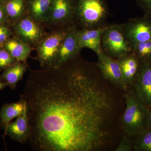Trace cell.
I'll return each instance as SVG.
<instances>
[{"label": "cell", "mask_w": 151, "mask_h": 151, "mask_svg": "<svg viewBox=\"0 0 151 151\" xmlns=\"http://www.w3.org/2000/svg\"><path fill=\"white\" fill-rule=\"evenodd\" d=\"M75 59L32 71L23 95L36 151H98L111 143L117 103L97 65Z\"/></svg>", "instance_id": "6da1fadb"}, {"label": "cell", "mask_w": 151, "mask_h": 151, "mask_svg": "<svg viewBox=\"0 0 151 151\" xmlns=\"http://www.w3.org/2000/svg\"><path fill=\"white\" fill-rule=\"evenodd\" d=\"M126 92V108L122 117L123 129L129 137H137L147 128L148 110L134 89L128 88Z\"/></svg>", "instance_id": "7a4b0ae2"}, {"label": "cell", "mask_w": 151, "mask_h": 151, "mask_svg": "<svg viewBox=\"0 0 151 151\" xmlns=\"http://www.w3.org/2000/svg\"><path fill=\"white\" fill-rule=\"evenodd\" d=\"M75 14L84 29L105 26L108 9L105 0H77Z\"/></svg>", "instance_id": "3957f363"}, {"label": "cell", "mask_w": 151, "mask_h": 151, "mask_svg": "<svg viewBox=\"0 0 151 151\" xmlns=\"http://www.w3.org/2000/svg\"><path fill=\"white\" fill-rule=\"evenodd\" d=\"M101 45L106 54L116 60L132 53L133 49L122 25L108 26L102 35Z\"/></svg>", "instance_id": "277c9868"}, {"label": "cell", "mask_w": 151, "mask_h": 151, "mask_svg": "<svg viewBox=\"0 0 151 151\" xmlns=\"http://www.w3.org/2000/svg\"><path fill=\"white\" fill-rule=\"evenodd\" d=\"M68 30L52 34L44 37L37 44V59L41 67H51L53 66L60 45Z\"/></svg>", "instance_id": "5b68a950"}, {"label": "cell", "mask_w": 151, "mask_h": 151, "mask_svg": "<svg viewBox=\"0 0 151 151\" xmlns=\"http://www.w3.org/2000/svg\"><path fill=\"white\" fill-rule=\"evenodd\" d=\"M97 55V66L103 78L116 88L127 91L128 86L124 81L121 68L117 60L112 58L104 51Z\"/></svg>", "instance_id": "8992f818"}, {"label": "cell", "mask_w": 151, "mask_h": 151, "mask_svg": "<svg viewBox=\"0 0 151 151\" xmlns=\"http://www.w3.org/2000/svg\"><path fill=\"white\" fill-rule=\"evenodd\" d=\"M122 25L133 46L139 42L151 40V20L147 18L132 19Z\"/></svg>", "instance_id": "52a82bcc"}, {"label": "cell", "mask_w": 151, "mask_h": 151, "mask_svg": "<svg viewBox=\"0 0 151 151\" xmlns=\"http://www.w3.org/2000/svg\"><path fill=\"white\" fill-rule=\"evenodd\" d=\"M77 30L74 26L68 30L67 33L60 45L53 66L58 68L66 62L75 59L81 49L77 42L76 32Z\"/></svg>", "instance_id": "ba28073f"}, {"label": "cell", "mask_w": 151, "mask_h": 151, "mask_svg": "<svg viewBox=\"0 0 151 151\" xmlns=\"http://www.w3.org/2000/svg\"><path fill=\"white\" fill-rule=\"evenodd\" d=\"M32 18H22L16 25L15 31L19 39L27 44H37L44 38L42 29Z\"/></svg>", "instance_id": "9c48e42d"}, {"label": "cell", "mask_w": 151, "mask_h": 151, "mask_svg": "<svg viewBox=\"0 0 151 151\" xmlns=\"http://www.w3.org/2000/svg\"><path fill=\"white\" fill-rule=\"evenodd\" d=\"M134 90L146 106H151V60L142 61L134 81Z\"/></svg>", "instance_id": "30bf717a"}, {"label": "cell", "mask_w": 151, "mask_h": 151, "mask_svg": "<svg viewBox=\"0 0 151 151\" xmlns=\"http://www.w3.org/2000/svg\"><path fill=\"white\" fill-rule=\"evenodd\" d=\"M108 25L98 28L83 29L77 30L76 37L80 49L87 48L92 50L96 54L103 51L101 45L102 35Z\"/></svg>", "instance_id": "8fae6325"}, {"label": "cell", "mask_w": 151, "mask_h": 151, "mask_svg": "<svg viewBox=\"0 0 151 151\" xmlns=\"http://www.w3.org/2000/svg\"><path fill=\"white\" fill-rule=\"evenodd\" d=\"M6 134L8 135L14 140L21 144L27 143L29 137V130L26 102L21 115L17 117L15 121L11 122L9 124Z\"/></svg>", "instance_id": "7c38bea8"}, {"label": "cell", "mask_w": 151, "mask_h": 151, "mask_svg": "<svg viewBox=\"0 0 151 151\" xmlns=\"http://www.w3.org/2000/svg\"><path fill=\"white\" fill-rule=\"evenodd\" d=\"M75 0H52L49 15L47 21L66 22L75 14Z\"/></svg>", "instance_id": "4fadbf2b"}, {"label": "cell", "mask_w": 151, "mask_h": 151, "mask_svg": "<svg viewBox=\"0 0 151 151\" xmlns=\"http://www.w3.org/2000/svg\"><path fill=\"white\" fill-rule=\"evenodd\" d=\"M117 60L121 68L124 81L128 86L131 85L139 73L140 60L132 52Z\"/></svg>", "instance_id": "5bb4252c"}, {"label": "cell", "mask_w": 151, "mask_h": 151, "mask_svg": "<svg viewBox=\"0 0 151 151\" xmlns=\"http://www.w3.org/2000/svg\"><path fill=\"white\" fill-rule=\"evenodd\" d=\"M25 103V100L22 95L18 102L3 105L0 111V125L4 130V137H5L7 129L12 120L21 115Z\"/></svg>", "instance_id": "9a60e30c"}, {"label": "cell", "mask_w": 151, "mask_h": 151, "mask_svg": "<svg viewBox=\"0 0 151 151\" xmlns=\"http://www.w3.org/2000/svg\"><path fill=\"white\" fill-rule=\"evenodd\" d=\"M51 2L52 0H26L30 16L37 22L47 20Z\"/></svg>", "instance_id": "2e32d148"}, {"label": "cell", "mask_w": 151, "mask_h": 151, "mask_svg": "<svg viewBox=\"0 0 151 151\" xmlns=\"http://www.w3.org/2000/svg\"><path fill=\"white\" fill-rule=\"evenodd\" d=\"M3 47L17 61L20 62H24L32 50L29 45L17 38L9 39Z\"/></svg>", "instance_id": "e0dca14e"}, {"label": "cell", "mask_w": 151, "mask_h": 151, "mask_svg": "<svg viewBox=\"0 0 151 151\" xmlns=\"http://www.w3.org/2000/svg\"><path fill=\"white\" fill-rule=\"evenodd\" d=\"M27 65L17 61L5 69L0 76V80L5 82L12 89H14L18 82L21 80L26 70Z\"/></svg>", "instance_id": "ac0fdd59"}, {"label": "cell", "mask_w": 151, "mask_h": 151, "mask_svg": "<svg viewBox=\"0 0 151 151\" xmlns=\"http://www.w3.org/2000/svg\"><path fill=\"white\" fill-rule=\"evenodd\" d=\"M2 5L8 17L13 19L22 17L26 9V0H9Z\"/></svg>", "instance_id": "d6986e66"}, {"label": "cell", "mask_w": 151, "mask_h": 151, "mask_svg": "<svg viewBox=\"0 0 151 151\" xmlns=\"http://www.w3.org/2000/svg\"><path fill=\"white\" fill-rule=\"evenodd\" d=\"M146 129L137 136L133 147L135 150L151 151V129Z\"/></svg>", "instance_id": "ffe728a7"}, {"label": "cell", "mask_w": 151, "mask_h": 151, "mask_svg": "<svg viewBox=\"0 0 151 151\" xmlns=\"http://www.w3.org/2000/svg\"><path fill=\"white\" fill-rule=\"evenodd\" d=\"M132 53L140 60H151V40L139 42L133 46Z\"/></svg>", "instance_id": "44dd1931"}, {"label": "cell", "mask_w": 151, "mask_h": 151, "mask_svg": "<svg viewBox=\"0 0 151 151\" xmlns=\"http://www.w3.org/2000/svg\"><path fill=\"white\" fill-rule=\"evenodd\" d=\"M16 61L4 47L0 49V70L5 69Z\"/></svg>", "instance_id": "7402d4cb"}, {"label": "cell", "mask_w": 151, "mask_h": 151, "mask_svg": "<svg viewBox=\"0 0 151 151\" xmlns=\"http://www.w3.org/2000/svg\"><path fill=\"white\" fill-rule=\"evenodd\" d=\"M134 144L129 137L124 135L122 137L118 145L114 151H130L134 147Z\"/></svg>", "instance_id": "603a6c76"}, {"label": "cell", "mask_w": 151, "mask_h": 151, "mask_svg": "<svg viewBox=\"0 0 151 151\" xmlns=\"http://www.w3.org/2000/svg\"><path fill=\"white\" fill-rule=\"evenodd\" d=\"M11 33L8 28L0 24V46H4L5 43L9 39Z\"/></svg>", "instance_id": "cb8c5ba5"}, {"label": "cell", "mask_w": 151, "mask_h": 151, "mask_svg": "<svg viewBox=\"0 0 151 151\" xmlns=\"http://www.w3.org/2000/svg\"><path fill=\"white\" fill-rule=\"evenodd\" d=\"M144 11L151 16V0H137Z\"/></svg>", "instance_id": "d4e9b609"}, {"label": "cell", "mask_w": 151, "mask_h": 151, "mask_svg": "<svg viewBox=\"0 0 151 151\" xmlns=\"http://www.w3.org/2000/svg\"><path fill=\"white\" fill-rule=\"evenodd\" d=\"M7 17L4 8L2 5L0 4V24L5 21Z\"/></svg>", "instance_id": "484cf974"}, {"label": "cell", "mask_w": 151, "mask_h": 151, "mask_svg": "<svg viewBox=\"0 0 151 151\" xmlns=\"http://www.w3.org/2000/svg\"><path fill=\"white\" fill-rule=\"evenodd\" d=\"M147 128L151 129V111H149L147 118Z\"/></svg>", "instance_id": "4316f807"}, {"label": "cell", "mask_w": 151, "mask_h": 151, "mask_svg": "<svg viewBox=\"0 0 151 151\" xmlns=\"http://www.w3.org/2000/svg\"><path fill=\"white\" fill-rule=\"evenodd\" d=\"M7 86H8L7 83L0 80V91L4 89V88H5Z\"/></svg>", "instance_id": "83f0119b"}, {"label": "cell", "mask_w": 151, "mask_h": 151, "mask_svg": "<svg viewBox=\"0 0 151 151\" xmlns=\"http://www.w3.org/2000/svg\"><path fill=\"white\" fill-rule=\"evenodd\" d=\"M9 0H0V4L3 5Z\"/></svg>", "instance_id": "f1b7e54d"}]
</instances>
